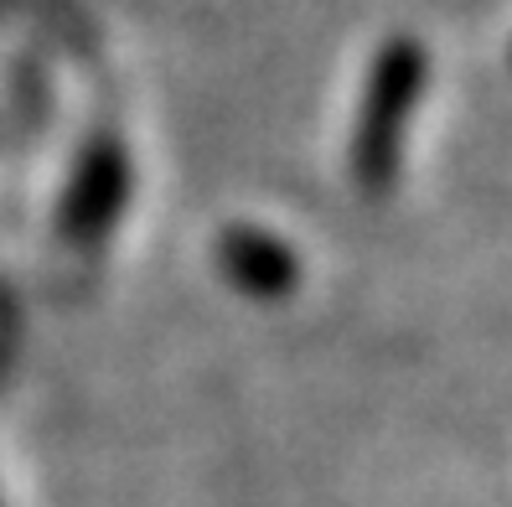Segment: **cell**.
Returning a JSON list of instances; mask_svg holds the SVG:
<instances>
[{
    "mask_svg": "<svg viewBox=\"0 0 512 507\" xmlns=\"http://www.w3.org/2000/svg\"><path fill=\"white\" fill-rule=\"evenodd\" d=\"M125 202V156L114 151V145H99L94 156H88L78 187H73V202H68V228H78L83 238L104 228L114 218V207ZM73 233V238H78Z\"/></svg>",
    "mask_w": 512,
    "mask_h": 507,
    "instance_id": "cell-1",
    "label": "cell"
},
{
    "mask_svg": "<svg viewBox=\"0 0 512 507\" xmlns=\"http://www.w3.org/2000/svg\"><path fill=\"white\" fill-rule=\"evenodd\" d=\"M223 270L233 275V285H244L254 295H275L290 285V254L254 228H233L223 238Z\"/></svg>",
    "mask_w": 512,
    "mask_h": 507,
    "instance_id": "cell-2",
    "label": "cell"
}]
</instances>
